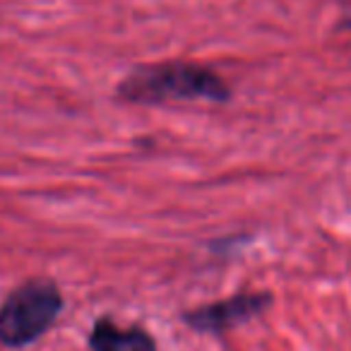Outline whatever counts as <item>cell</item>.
<instances>
[{"mask_svg": "<svg viewBox=\"0 0 351 351\" xmlns=\"http://www.w3.org/2000/svg\"><path fill=\"white\" fill-rule=\"evenodd\" d=\"M60 313V293L56 287L34 282L15 291L0 308V341L22 346L34 341L51 327Z\"/></svg>", "mask_w": 351, "mask_h": 351, "instance_id": "obj_1", "label": "cell"}, {"mask_svg": "<svg viewBox=\"0 0 351 351\" xmlns=\"http://www.w3.org/2000/svg\"><path fill=\"white\" fill-rule=\"evenodd\" d=\"M123 94L135 101H156V99H226V87L210 70L191 65H169L137 73L123 84Z\"/></svg>", "mask_w": 351, "mask_h": 351, "instance_id": "obj_2", "label": "cell"}, {"mask_svg": "<svg viewBox=\"0 0 351 351\" xmlns=\"http://www.w3.org/2000/svg\"><path fill=\"white\" fill-rule=\"evenodd\" d=\"M263 306H265V298L260 296H239V298H231V301L207 306L202 311L191 313L188 322H193L197 330H221V327H229L234 322L250 317Z\"/></svg>", "mask_w": 351, "mask_h": 351, "instance_id": "obj_3", "label": "cell"}, {"mask_svg": "<svg viewBox=\"0 0 351 351\" xmlns=\"http://www.w3.org/2000/svg\"><path fill=\"white\" fill-rule=\"evenodd\" d=\"M94 351H154L152 339L142 330H121L111 322H99L92 332Z\"/></svg>", "mask_w": 351, "mask_h": 351, "instance_id": "obj_4", "label": "cell"}]
</instances>
